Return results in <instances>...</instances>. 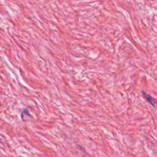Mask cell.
<instances>
[{"instance_id":"1","label":"cell","mask_w":157,"mask_h":157,"mask_svg":"<svg viewBox=\"0 0 157 157\" xmlns=\"http://www.w3.org/2000/svg\"><path fill=\"white\" fill-rule=\"evenodd\" d=\"M142 94L144 98V99L148 102L150 103L151 105L153 106H155V105L157 103V101L155 99H154L152 96H151L150 94H147L146 92L142 91Z\"/></svg>"}]
</instances>
